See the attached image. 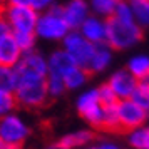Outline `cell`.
I'll use <instances>...</instances> for the list:
<instances>
[{
	"instance_id": "8",
	"label": "cell",
	"mask_w": 149,
	"mask_h": 149,
	"mask_svg": "<svg viewBox=\"0 0 149 149\" xmlns=\"http://www.w3.org/2000/svg\"><path fill=\"white\" fill-rule=\"evenodd\" d=\"M117 116H119L121 132H124V134L132 132L149 122V116L132 99L117 102Z\"/></svg>"
},
{
	"instance_id": "26",
	"label": "cell",
	"mask_w": 149,
	"mask_h": 149,
	"mask_svg": "<svg viewBox=\"0 0 149 149\" xmlns=\"http://www.w3.org/2000/svg\"><path fill=\"white\" fill-rule=\"evenodd\" d=\"M15 40L19 44V47L24 54H27V52H32L37 49V37L35 34H27V32H24V34H14Z\"/></svg>"
},
{
	"instance_id": "14",
	"label": "cell",
	"mask_w": 149,
	"mask_h": 149,
	"mask_svg": "<svg viewBox=\"0 0 149 149\" xmlns=\"http://www.w3.org/2000/svg\"><path fill=\"white\" fill-rule=\"evenodd\" d=\"M95 136H97L95 131H92L91 127H81L62 134L57 141L64 149H86L95 142Z\"/></svg>"
},
{
	"instance_id": "27",
	"label": "cell",
	"mask_w": 149,
	"mask_h": 149,
	"mask_svg": "<svg viewBox=\"0 0 149 149\" xmlns=\"http://www.w3.org/2000/svg\"><path fill=\"white\" fill-rule=\"evenodd\" d=\"M17 102H15L14 92H0V117L15 112Z\"/></svg>"
},
{
	"instance_id": "11",
	"label": "cell",
	"mask_w": 149,
	"mask_h": 149,
	"mask_svg": "<svg viewBox=\"0 0 149 149\" xmlns=\"http://www.w3.org/2000/svg\"><path fill=\"white\" fill-rule=\"evenodd\" d=\"M61 12L70 30H79L91 14L87 0H64L61 2Z\"/></svg>"
},
{
	"instance_id": "21",
	"label": "cell",
	"mask_w": 149,
	"mask_h": 149,
	"mask_svg": "<svg viewBox=\"0 0 149 149\" xmlns=\"http://www.w3.org/2000/svg\"><path fill=\"white\" fill-rule=\"evenodd\" d=\"M129 149H149V122L142 127L126 134Z\"/></svg>"
},
{
	"instance_id": "32",
	"label": "cell",
	"mask_w": 149,
	"mask_h": 149,
	"mask_svg": "<svg viewBox=\"0 0 149 149\" xmlns=\"http://www.w3.org/2000/svg\"><path fill=\"white\" fill-rule=\"evenodd\" d=\"M12 30H10V27H8V24L5 22V19L0 15V37L2 35H7V34H10Z\"/></svg>"
},
{
	"instance_id": "16",
	"label": "cell",
	"mask_w": 149,
	"mask_h": 149,
	"mask_svg": "<svg viewBox=\"0 0 149 149\" xmlns=\"http://www.w3.org/2000/svg\"><path fill=\"white\" fill-rule=\"evenodd\" d=\"M47 64H49L47 75H55V77H62V79L67 75V72L70 69L75 67V62L61 47L52 49L47 54Z\"/></svg>"
},
{
	"instance_id": "29",
	"label": "cell",
	"mask_w": 149,
	"mask_h": 149,
	"mask_svg": "<svg viewBox=\"0 0 149 149\" xmlns=\"http://www.w3.org/2000/svg\"><path fill=\"white\" fill-rule=\"evenodd\" d=\"M59 3H61V0H30V7L39 14H44L50 8L57 7Z\"/></svg>"
},
{
	"instance_id": "18",
	"label": "cell",
	"mask_w": 149,
	"mask_h": 149,
	"mask_svg": "<svg viewBox=\"0 0 149 149\" xmlns=\"http://www.w3.org/2000/svg\"><path fill=\"white\" fill-rule=\"evenodd\" d=\"M89 81H91V74L86 69L79 67V65L70 69L67 75L64 77V84H65L67 92H77V94L89 87Z\"/></svg>"
},
{
	"instance_id": "4",
	"label": "cell",
	"mask_w": 149,
	"mask_h": 149,
	"mask_svg": "<svg viewBox=\"0 0 149 149\" xmlns=\"http://www.w3.org/2000/svg\"><path fill=\"white\" fill-rule=\"evenodd\" d=\"M75 111L82 121L87 124V127L92 131H102V122H104V106H102L97 87H87L81 91L75 97Z\"/></svg>"
},
{
	"instance_id": "17",
	"label": "cell",
	"mask_w": 149,
	"mask_h": 149,
	"mask_svg": "<svg viewBox=\"0 0 149 149\" xmlns=\"http://www.w3.org/2000/svg\"><path fill=\"white\" fill-rule=\"evenodd\" d=\"M124 69L129 70V74L137 82H144L149 77V54L136 52V54L129 55Z\"/></svg>"
},
{
	"instance_id": "28",
	"label": "cell",
	"mask_w": 149,
	"mask_h": 149,
	"mask_svg": "<svg viewBox=\"0 0 149 149\" xmlns=\"http://www.w3.org/2000/svg\"><path fill=\"white\" fill-rule=\"evenodd\" d=\"M95 87H97V94H99V99H101L104 107H106V106H114V104H117L116 95L112 94V91L109 89V86L106 82H102V84L95 86Z\"/></svg>"
},
{
	"instance_id": "31",
	"label": "cell",
	"mask_w": 149,
	"mask_h": 149,
	"mask_svg": "<svg viewBox=\"0 0 149 149\" xmlns=\"http://www.w3.org/2000/svg\"><path fill=\"white\" fill-rule=\"evenodd\" d=\"M5 7H30V0H5Z\"/></svg>"
},
{
	"instance_id": "7",
	"label": "cell",
	"mask_w": 149,
	"mask_h": 149,
	"mask_svg": "<svg viewBox=\"0 0 149 149\" xmlns=\"http://www.w3.org/2000/svg\"><path fill=\"white\" fill-rule=\"evenodd\" d=\"M59 47L67 52L69 57L75 62V65H79L82 69H87L89 61L92 57V52H94L95 45H92L89 40H86L79 34V30H70L65 35V39L61 42Z\"/></svg>"
},
{
	"instance_id": "25",
	"label": "cell",
	"mask_w": 149,
	"mask_h": 149,
	"mask_svg": "<svg viewBox=\"0 0 149 149\" xmlns=\"http://www.w3.org/2000/svg\"><path fill=\"white\" fill-rule=\"evenodd\" d=\"M131 99H132V101H134L136 104H137V106H139V107L149 116V86L148 84L139 82Z\"/></svg>"
},
{
	"instance_id": "13",
	"label": "cell",
	"mask_w": 149,
	"mask_h": 149,
	"mask_svg": "<svg viewBox=\"0 0 149 149\" xmlns=\"http://www.w3.org/2000/svg\"><path fill=\"white\" fill-rule=\"evenodd\" d=\"M79 34L89 40L92 45H101L106 44V34H107V20L95 17V15H89L86 22L79 27Z\"/></svg>"
},
{
	"instance_id": "12",
	"label": "cell",
	"mask_w": 149,
	"mask_h": 149,
	"mask_svg": "<svg viewBox=\"0 0 149 149\" xmlns=\"http://www.w3.org/2000/svg\"><path fill=\"white\" fill-rule=\"evenodd\" d=\"M114 59H116V52L109 47L107 44L95 45L86 70L91 75H102L111 70L112 64H114Z\"/></svg>"
},
{
	"instance_id": "19",
	"label": "cell",
	"mask_w": 149,
	"mask_h": 149,
	"mask_svg": "<svg viewBox=\"0 0 149 149\" xmlns=\"http://www.w3.org/2000/svg\"><path fill=\"white\" fill-rule=\"evenodd\" d=\"M87 2L91 7V14L107 20L114 15L116 8L119 7L122 0H87Z\"/></svg>"
},
{
	"instance_id": "23",
	"label": "cell",
	"mask_w": 149,
	"mask_h": 149,
	"mask_svg": "<svg viewBox=\"0 0 149 149\" xmlns=\"http://www.w3.org/2000/svg\"><path fill=\"white\" fill-rule=\"evenodd\" d=\"M15 86H17L15 69L0 65V92H14Z\"/></svg>"
},
{
	"instance_id": "6",
	"label": "cell",
	"mask_w": 149,
	"mask_h": 149,
	"mask_svg": "<svg viewBox=\"0 0 149 149\" xmlns=\"http://www.w3.org/2000/svg\"><path fill=\"white\" fill-rule=\"evenodd\" d=\"M39 12H35L32 7H3L2 17L5 19L12 34H35Z\"/></svg>"
},
{
	"instance_id": "33",
	"label": "cell",
	"mask_w": 149,
	"mask_h": 149,
	"mask_svg": "<svg viewBox=\"0 0 149 149\" xmlns=\"http://www.w3.org/2000/svg\"><path fill=\"white\" fill-rule=\"evenodd\" d=\"M42 149H64V148L59 144V141H52V142H49V144H45Z\"/></svg>"
},
{
	"instance_id": "10",
	"label": "cell",
	"mask_w": 149,
	"mask_h": 149,
	"mask_svg": "<svg viewBox=\"0 0 149 149\" xmlns=\"http://www.w3.org/2000/svg\"><path fill=\"white\" fill-rule=\"evenodd\" d=\"M104 82L112 91V94L116 95L117 102L131 99L132 94H134L136 87H137V84H139L132 75L129 74V70H126L124 67H117L114 70H111L107 75V79Z\"/></svg>"
},
{
	"instance_id": "30",
	"label": "cell",
	"mask_w": 149,
	"mask_h": 149,
	"mask_svg": "<svg viewBox=\"0 0 149 149\" xmlns=\"http://www.w3.org/2000/svg\"><path fill=\"white\" fill-rule=\"evenodd\" d=\"M86 149H129V148H124L122 144H119L117 141H112V139H99L94 144L87 146Z\"/></svg>"
},
{
	"instance_id": "20",
	"label": "cell",
	"mask_w": 149,
	"mask_h": 149,
	"mask_svg": "<svg viewBox=\"0 0 149 149\" xmlns=\"http://www.w3.org/2000/svg\"><path fill=\"white\" fill-rule=\"evenodd\" d=\"M127 2L132 8L136 24L144 32L149 30V0H127Z\"/></svg>"
},
{
	"instance_id": "24",
	"label": "cell",
	"mask_w": 149,
	"mask_h": 149,
	"mask_svg": "<svg viewBox=\"0 0 149 149\" xmlns=\"http://www.w3.org/2000/svg\"><path fill=\"white\" fill-rule=\"evenodd\" d=\"M47 92L50 99H61L62 95L67 92L65 89V84H64V79L62 77H55V75H47Z\"/></svg>"
},
{
	"instance_id": "36",
	"label": "cell",
	"mask_w": 149,
	"mask_h": 149,
	"mask_svg": "<svg viewBox=\"0 0 149 149\" xmlns=\"http://www.w3.org/2000/svg\"><path fill=\"white\" fill-rule=\"evenodd\" d=\"M144 84H148V86H149V77L146 79V81H144Z\"/></svg>"
},
{
	"instance_id": "1",
	"label": "cell",
	"mask_w": 149,
	"mask_h": 149,
	"mask_svg": "<svg viewBox=\"0 0 149 149\" xmlns=\"http://www.w3.org/2000/svg\"><path fill=\"white\" fill-rule=\"evenodd\" d=\"M144 40V30H142L134 19H107V34L106 44L114 52H127L136 49Z\"/></svg>"
},
{
	"instance_id": "22",
	"label": "cell",
	"mask_w": 149,
	"mask_h": 149,
	"mask_svg": "<svg viewBox=\"0 0 149 149\" xmlns=\"http://www.w3.org/2000/svg\"><path fill=\"white\" fill-rule=\"evenodd\" d=\"M102 132H107V134H117V132H121V124H119V116H117V104L104 107Z\"/></svg>"
},
{
	"instance_id": "5",
	"label": "cell",
	"mask_w": 149,
	"mask_h": 149,
	"mask_svg": "<svg viewBox=\"0 0 149 149\" xmlns=\"http://www.w3.org/2000/svg\"><path fill=\"white\" fill-rule=\"evenodd\" d=\"M32 136L30 122L17 111L0 117V139L15 149H22Z\"/></svg>"
},
{
	"instance_id": "2",
	"label": "cell",
	"mask_w": 149,
	"mask_h": 149,
	"mask_svg": "<svg viewBox=\"0 0 149 149\" xmlns=\"http://www.w3.org/2000/svg\"><path fill=\"white\" fill-rule=\"evenodd\" d=\"M17 107L25 111H39L50 101L47 92V82L40 77H17L14 89Z\"/></svg>"
},
{
	"instance_id": "15",
	"label": "cell",
	"mask_w": 149,
	"mask_h": 149,
	"mask_svg": "<svg viewBox=\"0 0 149 149\" xmlns=\"http://www.w3.org/2000/svg\"><path fill=\"white\" fill-rule=\"evenodd\" d=\"M22 55H24V52L20 50L12 32L0 37V65L15 69L17 64L20 62Z\"/></svg>"
},
{
	"instance_id": "34",
	"label": "cell",
	"mask_w": 149,
	"mask_h": 149,
	"mask_svg": "<svg viewBox=\"0 0 149 149\" xmlns=\"http://www.w3.org/2000/svg\"><path fill=\"white\" fill-rule=\"evenodd\" d=\"M0 149H15V148H12V146H8L7 142H3L2 139H0Z\"/></svg>"
},
{
	"instance_id": "3",
	"label": "cell",
	"mask_w": 149,
	"mask_h": 149,
	"mask_svg": "<svg viewBox=\"0 0 149 149\" xmlns=\"http://www.w3.org/2000/svg\"><path fill=\"white\" fill-rule=\"evenodd\" d=\"M70 32L67 22L64 20L61 12V3L57 7L50 8L47 12L39 15L37 27H35V37L37 40L47 42V44H59L65 39V35Z\"/></svg>"
},
{
	"instance_id": "9",
	"label": "cell",
	"mask_w": 149,
	"mask_h": 149,
	"mask_svg": "<svg viewBox=\"0 0 149 149\" xmlns=\"http://www.w3.org/2000/svg\"><path fill=\"white\" fill-rule=\"evenodd\" d=\"M17 77H40L47 79L49 64H47V54L40 50H32L22 55L20 62L15 67Z\"/></svg>"
},
{
	"instance_id": "35",
	"label": "cell",
	"mask_w": 149,
	"mask_h": 149,
	"mask_svg": "<svg viewBox=\"0 0 149 149\" xmlns=\"http://www.w3.org/2000/svg\"><path fill=\"white\" fill-rule=\"evenodd\" d=\"M5 7V0H0V10Z\"/></svg>"
}]
</instances>
